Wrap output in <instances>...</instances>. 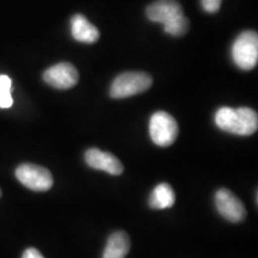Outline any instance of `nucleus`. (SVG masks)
I'll return each mask as SVG.
<instances>
[{"label":"nucleus","instance_id":"1","mask_svg":"<svg viewBox=\"0 0 258 258\" xmlns=\"http://www.w3.org/2000/svg\"><path fill=\"white\" fill-rule=\"evenodd\" d=\"M150 21L164 24V30L172 36H183L189 30V21L176 0H158L146 10Z\"/></svg>","mask_w":258,"mask_h":258},{"label":"nucleus","instance_id":"2","mask_svg":"<svg viewBox=\"0 0 258 258\" xmlns=\"http://www.w3.org/2000/svg\"><path fill=\"white\" fill-rule=\"evenodd\" d=\"M215 124L221 131L235 135H252L258 128L257 112L250 108H220L215 114Z\"/></svg>","mask_w":258,"mask_h":258},{"label":"nucleus","instance_id":"3","mask_svg":"<svg viewBox=\"0 0 258 258\" xmlns=\"http://www.w3.org/2000/svg\"><path fill=\"white\" fill-rule=\"evenodd\" d=\"M152 85L150 74L144 72H125L112 83L110 96L112 98H127L147 91Z\"/></svg>","mask_w":258,"mask_h":258},{"label":"nucleus","instance_id":"4","mask_svg":"<svg viewBox=\"0 0 258 258\" xmlns=\"http://www.w3.org/2000/svg\"><path fill=\"white\" fill-rule=\"evenodd\" d=\"M233 61L241 70L249 71L256 67L258 61V35L256 31L241 32L232 47Z\"/></svg>","mask_w":258,"mask_h":258},{"label":"nucleus","instance_id":"5","mask_svg":"<svg viewBox=\"0 0 258 258\" xmlns=\"http://www.w3.org/2000/svg\"><path fill=\"white\" fill-rule=\"evenodd\" d=\"M150 135L157 146H171L178 137V124L170 114L157 111L150 120Z\"/></svg>","mask_w":258,"mask_h":258},{"label":"nucleus","instance_id":"6","mask_svg":"<svg viewBox=\"0 0 258 258\" xmlns=\"http://www.w3.org/2000/svg\"><path fill=\"white\" fill-rule=\"evenodd\" d=\"M16 177L22 184L34 191H47L54 183L49 170L34 164H22L18 166Z\"/></svg>","mask_w":258,"mask_h":258},{"label":"nucleus","instance_id":"7","mask_svg":"<svg viewBox=\"0 0 258 258\" xmlns=\"http://www.w3.org/2000/svg\"><path fill=\"white\" fill-rule=\"evenodd\" d=\"M215 206L222 218L231 222H240L246 217L243 202L228 189H219L215 194Z\"/></svg>","mask_w":258,"mask_h":258},{"label":"nucleus","instance_id":"8","mask_svg":"<svg viewBox=\"0 0 258 258\" xmlns=\"http://www.w3.org/2000/svg\"><path fill=\"white\" fill-rule=\"evenodd\" d=\"M43 79L55 89H71L78 83L79 74L72 63L60 62L54 64L43 73Z\"/></svg>","mask_w":258,"mask_h":258},{"label":"nucleus","instance_id":"9","mask_svg":"<svg viewBox=\"0 0 258 258\" xmlns=\"http://www.w3.org/2000/svg\"><path fill=\"white\" fill-rule=\"evenodd\" d=\"M85 161L90 167L96 170H102L110 175L118 176L123 172V166L121 161L111 153L104 152V151L91 148L85 153Z\"/></svg>","mask_w":258,"mask_h":258},{"label":"nucleus","instance_id":"10","mask_svg":"<svg viewBox=\"0 0 258 258\" xmlns=\"http://www.w3.org/2000/svg\"><path fill=\"white\" fill-rule=\"evenodd\" d=\"M71 32L77 41L83 43H95L99 38L98 29L83 15H76L71 19Z\"/></svg>","mask_w":258,"mask_h":258},{"label":"nucleus","instance_id":"11","mask_svg":"<svg viewBox=\"0 0 258 258\" xmlns=\"http://www.w3.org/2000/svg\"><path fill=\"white\" fill-rule=\"evenodd\" d=\"M131 250V240L127 233L114 232L106 241L103 258H125Z\"/></svg>","mask_w":258,"mask_h":258},{"label":"nucleus","instance_id":"12","mask_svg":"<svg viewBox=\"0 0 258 258\" xmlns=\"http://www.w3.org/2000/svg\"><path fill=\"white\" fill-rule=\"evenodd\" d=\"M175 200L176 196L173 189L167 183H161L154 188L148 203H150V207L153 209H166L172 207Z\"/></svg>","mask_w":258,"mask_h":258},{"label":"nucleus","instance_id":"13","mask_svg":"<svg viewBox=\"0 0 258 258\" xmlns=\"http://www.w3.org/2000/svg\"><path fill=\"white\" fill-rule=\"evenodd\" d=\"M12 80L6 74H0V108L8 109L14 104L11 95Z\"/></svg>","mask_w":258,"mask_h":258},{"label":"nucleus","instance_id":"14","mask_svg":"<svg viewBox=\"0 0 258 258\" xmlns=\"http://www.w3.org/2000/svg\"><path fill=\"white\" fill-rule=\"evenodd\" d=\"M22 258H44V257L42 256L41 252L37 249H35V247H29V249L24 251L23 257Z\"/></svg>","mask_w":258,"mask_h":258},{"label":"nucleus","instance_id":"15","mask_svg":"<svg viewBox=\"0 0 258 258\" xmlns=\"http://www.w3.org/2000/svg\"><path fill=\"white\" fill-rule=\"evenodd\" d=\"M0 196H2V190H0Z\"/></svg>","mask_w":258,"mask_h":258}]
</instances>
